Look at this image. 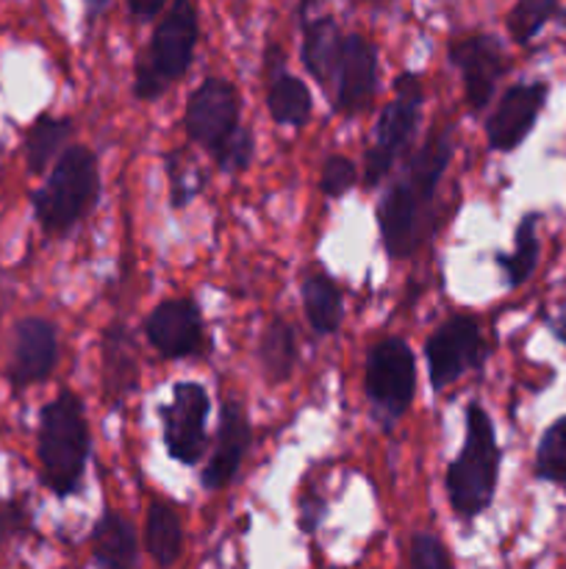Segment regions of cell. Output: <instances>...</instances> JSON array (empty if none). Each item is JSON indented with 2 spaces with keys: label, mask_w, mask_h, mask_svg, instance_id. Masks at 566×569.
Returning <instances> with one entry per match:
<instances>
[{
  "label": "cell",
  "mask_w": 566,
  "mask_h": 569,
  "mask_svg": "<svg viewBox=\"0 0 566 569\" xmlns=\"http://www.w3.org/2000/svg\"><path fill=\"white\" fill-rule=\"evenodd\" d=\"M453 156L447 131H433L420 153L405 164L403 176L388 187L377 206L381 237L392 259H405L416 250L422 237V222L431 209L433 192L442 181Z\"/></svg>",
  "instance_id": "obj_1"
},
{
  "label": "cell",
  "mask_w": 566,
  "mask_h": 569,
  "mask_svg": "<svg viewBox=\"0 0 566 569\" xmlns=\"http://www.w3.org/2000/svg\"><path fill=\"white\" fill-rule=\"evenodd\" d=\"M186 131L209 150L225 172H239L253 159V137L239 126V94L222 78H205L186 103Z\"/></svg>",
  "instance_id": "obj_2"
},
{
  "label": "cell",
  "mask_w": 566,
  "mask_h": 569,
  "mask_svg": "<svg viewBox=\"0 0 566 569\" xmlns=\"http://www.w3.org/2000/svg\"><path fill=\"white\" fill-rule=\"evenodd\" d=\"M499 476V445L481 403L466 406L464 448L447 470V495L461 520H475L492 506Z\"/></svg>",
  "instance_id": "obj_3"
},
{
  "label": "cell",
  "mask_w": 566,
  "mask_h": 569,
  "mask_svg": "<svg viewBox=\"0 0 566 569\" xmlns=\"http://www.w3.org/2000/svg\"><path fill=\"white\" fill-rule=\"evenodd\" d=\"M89 459V426L81 400L61 392L39 417V461L42 478L59 498L72 495L81 483Z\"/></svg>",
  "instance_id": "obj_4"
},
{
  "label": "cell",
  "mask_w": 566,
  "mask_h": 569,
  "mask_svg": "<svg viewBox=\"0 0 566 569\" xmlns=\"http://www.w3.org/2000/svg\"><path fill=\"white\" fill-rule=\"evenodd\" d=\"M98 198V159L89 148H67L44 187L33 194V211L48 233H64Z\"/></svg>",
  "instance_id": "obj_5"
},
{
  "label": "cell",
  "mask_w": 566,
  "mask_h": 569,
  "mask_svg": "<svg viewBox=\"0 0 566 569\" xmlns=\"http://www.w3.org/2000/svg\"><path fill=\"white\" fill-rule=\"evenodd\" d=\"M194 42H198V9L181 0L155 26L150 61L137 67V98L153 100L164 94V89L192 64Z\"/></svg>",
  "instance_id": "obj_6"
},
{
  "label": "cell",
  "mask_w": 566,
  "mask_h": 569,
  "mask_svg": "<svg viewBox=\"0 0 566 569\" xmlns=\"http://www.w3.org/2000/svg\"><path fill=\"white\" fill-rule=\"evenodd\" d=\"M397 89V98L381 111V120L375 126V144L366 153V183H377L386 178V172L392 170L394 161L403 156V150L408 148L411 137L416 131V122H420V106H422V83L420 78L403 72L394 83Z\"/></svg>",
  "instance_id": "obj_7"
},
{
  "label": "cell",
  "mask_w": 566,
  "mask_h": 569,
  "mask_svg": "<svg viewBox=\"0 0 566 569\" xmlns=\"http://www.w3.org/2000/svg\"><path fill=\"white\" fill-rule=\"evenodd\" d=\"M416 389V361L403 339H383L366 356V395L386 420H397Z\"/></svg>",
  "instance_id": "obj_8"
},
{
  "label": "cell",
  "mask_w": 566,
  "mask_h": 569,
  "mask_svg": "<svg viewBox=\"0 0 566 569\" xmlns=\"http://www.w3.org/2000/svg\"><path fill=\"white\" fill-rule=\"evenodd\" d=\"M211 400L200 383L181 381L172 387V400L161 409L166 453L181 465H198L205 450V420Z\"/></svg>",
  "instance_id": "obj_9"
},
{
  "label": "cell",
  "mask_w": 566,
  "mask_h": 569,
  "mask_svg": "<svg viewBox=\"0 0 566 569\" xmlns=\"http://www.w3.org/2000/svg\"><path fill=\"white\" fill-rule=\"evenodd\" d=\"M427 372L433 389H444L461 378V372L483 365V339L475 317H449L444 326L431 333L425 345Z\"/></svg>",
  "instance_id": "obj_10"
},
{
  "label": "cell",
  "mask_w": 566,
  "mask_h": 569,
  "mask_svg": "<svg viewBox=\"0 0 566 569\" xmlns=\"http://www.w3.org/2000/svg\"><path fill=\"white\" fill-rule=\"evenodd\" d=\"M449 59L458 67L461 78H464V92L469 109H486V103L494 94V87H497V81L508 70V56H505L499 39L488 37V33L455 39L449 44Z\"/></svg>",
  "instance_id": "obj_11"
},
{
  "label": "cell",
  "mask_w": 566,
  "mask_h": 569,
  "mask_svg": "<svg viewBox=\"0 0 566 569\" xmlns=\"http://www.w3.org/2000/svg\"><path fill=\"white\" fill-rule=\"evenodd\" d=\"M549 87L544 81L514 83L505 89L497 109L486 120V137L494 150H514L527 139L536 126L544 103H547Z\"/></svg>",
  "instance_id": "obj_12"
},
{
  "label": "cell",
  "mask_w": 566,
  "mask_h": 569,
  "mask_svg": "<svg viewBox=\"0 0 566 569\" xmlns=\"http://www.w3.org/2000/svg\"><path fill=\"white\" fill-rule=\"evenodd\" d=\"M150 345L166 359H186L203 348V320L194 300L175 298L164 300L150 311L144 322Z\"/></svg>",
  "instance_id": "obj_13"
},
{
  "label": "cell",
  "mask_w": 566,
  "mask_h": 569,
  "mask_svg": "<svg viewBox=\"0 0 566 569\" xmlns=\"http://www.w3.org/2000/svg\"><path fill=\"white\" fill-rule=\"evenodd\" d=\"M336 109L344 114H358L375 98L377 87V53L375 44L366 42L361 33H350L342 42L336 72Z\"/></svg>",
  "instance_id": "obj_14"
},
{
  "label": "cell",
  "mask_w": 566,
  "mask_h": 569,
  "mask_svg": "<svg viewBox=\"0 0 566 569\" xmlns=\"http://www.w3.org/2000/svg\"><path fill=\"white\" fill-rule=\"evenodd\" d=\"M59 339L55 328L48 320L28 317L14 328V350H11L9 378L14 387H31L44 381L55 367Z\"/></svg>",
  "instance_id": "obj_15"
},
{
  "label": "cell",
  "mask_w": 566,
  "mask_h": 569,
  "mask_svg": "<svg viewBox=\"0 0 566 569\" xmlns=\"http://www.w3.org/2000/svg\"><path fill=\"white\" fill-rule=\"evenodd\" d=\"M250 445V422L242 403L225 400L220 411V431H216V448L211 453L209 467L203 470L205 489H222L233 481L239 465Z\"/></svg>",
  "instance_id": "obj_16"
},
{
  "label": "cell",
  "mask_w": 566,
  "mask_h": 569,
  "mask_svg": "<svg viewBox=\"0 0 566 569\" xmlns=\"http://www.w3.org/2000/svg\"><path fill=\"white\" fill-rule=\"evenodd\" d=\"M137 350H133L131 331L111 326L103 337V381L111 403H120L122 395L137 387Z\"/></svg>",
  "instance_id": "obj_17"
},
{
  "label": "cell",
  "mask_w": 566,
  "mask_h": 569,
  "mask_svg": "<svg viewBox=\"0 0 566 569\" xmlns=\"http://www.w3.org/2000/svg\"><path fill=\"white\" fill-rule=\"evenodd\" d=\"M94 561L100 569H133L137 565V533L117 511H105L92 533Z\"/></svg>",
  "instance_id": "obj_18"
},
{
  "label": "cell",
  "mask_w": 566,
  "mask_h": 569,
  "mask_svg": "<svg viewBox=\"0 0 566 569\" xmlns=\"http://www.w3.org/2000/svg\"><path fill=\"white\" fill-rule=\"evenodd\" d=\"M342 42L344 37L338 33V26L331 17H320V20L305 22L303 64L322 87H327V81H333L338 53H342Z\"/></svg>",
  "instance_id": "obj_19"
},
{
  "label": "cell",
  "mask_w": 566,
  "mask_h": 569,
  "mask_svg": "<svg viewBox=\"0 0 566 569\" xmlns=\"http://www.w3.org/2000/svg\"><path fill=\"white\" fill-rule=\"evenodd\" d=\"M144 545H148L150 556L159 567H172L181 556L183 548V528L181 517L172 506L166 503H150L148 509V526H144Z\"/></svg>",
  "instance_id": "obj_20"
},
{
  "label": "cell",
  "mask_w": 566,
  "mask_h": 569,
  "mask_svg": "<svg viewBox=\"0 0 566 569\" xmlns=\"http://www.w3.org/2000/svg\"><path fill=\"white\" fill-rule=\"evenodd\" d=\"M303 309L316 333H336L342 326V292L327 276H311L303 283Z\"/></svg>",
  "instance_id": "obj_21"
},
{
  "label": "cell",
  "mask_w": 566,
  "mask_h": 569,
  "mask_svg": "<svg viewBox=\"0 0 566 569\" xmlns=\"http://www.w3.org/2000/svg\"><path fill=\"white\" fill-rule=\"evenodd\" d=\"M259 361L270 383H281L292 376V367L297 361V342L289 322L272 320L270 328L261 333Z\"/></svg>",
  "instance_id": "obj_22"
},
{
  "label": "cell",
  "mask_w": 566,
  "mask_h": 569,
  "mask_svg": "<svg viewBox=\"0 0 566 569\" xmlns=\"http://www.w3.org/2000/svg\"><path fill=\"white\" fill-rule=\"evenodd\" d=\"M266 106H270L272 120L281 126H305L311 114V92L300 78L281 72L270 87Z\"/></svg>",
  "instance_id": "obj_23"
},
{
  "label": "cell",
  "mask_w": 566,
  "mask_h": 569,
  "mask_svg": "<svg viewBox=\"0 0 566 569\" xmlns=\"http://www.w3.org/2000/svg\"><path fill=\"white\" fill-rule=\"evenodd\" d=\"M536 222L538 214H525L519 220L514 237V250L511 253H499L497 261L503 267L505 278H508L511 287H522L527 278L533 276L538 261V237H536Z\"/></svg>",
  "instance_id": "obj_24"
},
{
  "label": "cell",
  "mask_w": 566,
  "mask_h": 569,
  "mask_svg": "<svg viewBox=\"0 0 566 569\" xmlns=\"http://www.w3.org/2000/svg\"><path fill=\"white\" fill-rule=\"evenodd\" d=\"M70 120L59 117H39L26 137V159L31 172H42L55 153L61 150L64 139L70 137Z\"/></svg>",
  "instance_id": "obj_25"
},
{
  "label": "cell",
  "mask_w": 566,
  "mask_h": 569,
  "mask_svg": "<svg viewBox=\"0 0 566 569\" xmlns=\"http://www.w3.org/2000/svg\"><path fill=\"white\" fill-rule=\"evenodd\" d=\"M536 478L549 483H566V417H558L538 439Z\"/></svg>",
  "instance_id": "obj_26"
},
{
  "label": "cell",
  "mask_w": 566,
  "mask_h": 569,
  "mask_svg": "<svg viewBox=\"0 0 566 569\" xmlns=\"http://www.w3.org/2000/svg\"><path fill=\"white\" fill-rule=\"evenodd\" d=\"M555 14H560V6L555 0H522L508 14L511 37L514 42L527 44Z\"/></svg>",
  "instance_id": "obj_27"
},
{
  "label": "cell",
  "mask_w": 566,
  "mask_h": 569,
  "mask_svg": "<svg viewBox=\"0 0 566 569\" xmlns=\"http://www.w3.org/2000/svg\"><path fill=\"white\" fill-rule=\"evenodd\" d=\"M166 172H170L172 209H183V206L192 203V200L198 198L200 189H203V176H200L198 167L183 161V153L166 156Z\"/></svg>",
  "instance_id": "obj_28"
},
{
  "label": "cell",
  "mask_w": 566,
  "mask_h": 569,
  "mask_svg": "<svg viewBox=\"0 0 566 569\" xmlns=\"http://www.w3.org/2000/svg\"><path fill=\"white\" fill-rule=\"evenodd\" d=\"M411 569H453L444 542L433 533H416L411 539Z\"/></svg>",
  "instance_id": "obj_29"
},
{
  "label": "cell",
  "mask_w": 566,
  "mask_h": 569,
  "mask_svg": "<svg viewBox=\"0 0 566 569\" xmlns=\"http://www.w3.org/2000/svg\"><path fill=\"white\" fill-rule=\"evenodd\" d=\"M355 183V164L347 156H327L325 167H322V192L327 198H342L350 187Z\"/></svg>",
  "instance_id": "obj_30"
},
{
  "label": "cell",
  "mask_w": 566,
  "mask_h": 569,
  "mask_svg": "<svg viewBox=\"0 0 566 569\" xmlns=\"http://www.w3.org/2000/svg\"><path fill=\"white\" fill-rule=\"evenodd\" d=\"M322 509H325V500L316 498V495H311V492L305 495L303 506H300V511H303V515H300V528H303L305 533H311L316 526H320Z\"/></svg>",
  "instance_id": "obj_31"
},
{
  "label": "cell",
  "mask_w": 566,
  "mask_h": 569,
  "mask_svg": "<svg viewBox=\"0 0 566 569\" xmlns=\"http://www.w3.org/2000/svg\"><path fill=\"white\" fill-rule=\"evenodd\" d=\"M547 326H549V331L555 333V339H558L560 345H566V306L560 311H555L553 317H549Z\"/></svg>",
  "instance_id": "obj_32"
},
{
  "label": "cell",
  "mask_w": 566,
  "mask_h": 569,
  "mask_svg": "<svg viewBox=\"0 0 566 569\" xmlns=\"http://www.w3.org/2000/svg\"><path fill=\"white\" fill-rule=\"evenodd\" d=\"M161 9H164V3H161V0H153V3H137V0H133L131 3V14H137V17H155Z\"/></svg>",
  "instance_id": "obj_33"
}]
</instances>
